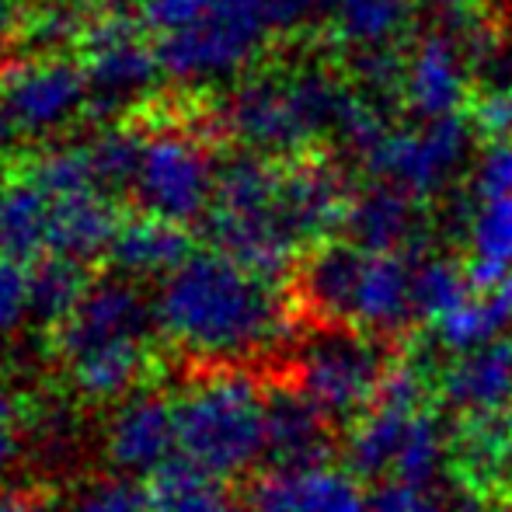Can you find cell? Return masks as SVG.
Wrapping results in <instances>:
<instances>
[{"mask_svg":"<svg viewBox=\"0 0 512 512\" xmlns=\"http://www.w3.org/2000/svg\"><path fill=\"white\" fill-rule=\"evenodd\" d=\"M216 178H220V164L213 161V147L206 136L185 122L157 119L150 129H143L140 164L129 192L140 213L189 227L196 220H206L213 209Z\"/></svg>","mask_w":512,"mask_h":512,"instance_id":"6","label":"cell"},{"mask_svg":"<svg viewBox=\"0 0 512 512\" xmlns=\"http://www.w3.org/2000/svg\"><path fill=\"white\" fill-rule=\"evenodd\" d=\"M196 255L192 237L182 223L157 220L150 213H136L122 220L119 234H115L112 248H108V262L122 279H168L171 272L182 269L189 258Z\"/></svg>","mask_w":512,"mask_h":512,"instance_id":"20","label":"cell"},{"mask_svg":"<svg viewBox=\"0 0 512 512\" xmlns=\"http://www.w3.org/2000/svg\"><path fill=\"white\" fill-rule=\"evenodd\" d=\"M387 366L391 359L384 338L356 328H317L307 342H300L286 380L345 432L370 411Z\"/></svg>","mask_w":512,"mask_h":512,"instance_id":"5","label":"cell"},{"mask_svg":"<svg viewBox=\"0 0 512 512\" xmlns=\"http://www.w3.org/2000/svg\"><path fill=\"white\" fill-rule=\"evenodd\" d=\"M366 251L349 237L317 241L297 265V300L314 317L317 328H352L359 272Z\"/></svg>","mask_w":512,"mask_h":512,"instance_id":"15","label":"cell"},{"mask_svg":"<svg viewBox=\"0 0 512 512\" xmlns=\"http://www.w3.org/2000/svg\"><path fill=\"white\" fill-rule=\"evenodd\" d=\"M25 0H0V42H7L14 32H21L25 21Z\"/></svg>","mask_w":512,"mask_h":512,"instance_id":"44","label":"cell"},{"mask_svg":"<svg viewBox=\"0 0 512 512\" xmlns=\"http://www.w3.org/2000/svg\"><path fill=\"white\" fill-rule=\"evenodd\" d=\"M345 91L349 88L324 70L241 77L223 98L220 122L244 150L293 161L310 154L317 136L335 129Z\"/></svg>","mask_w":512,"mask_h":512,"instance_id":"3","label":"cell"},{"mask_svg":"<svg viewBox=\"0 0 512 512\" xmlns=\"http://www.w3.org/2000/svg\"><path fill=\"white\" fill-rule=\"evenodd\" d=\"M147 32L150 28L122 7H105V14H95L81 46V67L95 112H126L154 91L164 70L161 53L147 39Z\"/></svg>","mask_w":512,"mask_h":512,"instance_id":"8","label":"cell"},{"mask_svg":"<svg viewBox=\"0 0 512 512\" xmlns=\"http://www.w3.org/2000/svg\"><path fill=\"white\" fill-rule=\"evenodd\" d=\"M21 450H25V418H21L18 401L0 387V481L18 464Z\"/></svg>","mask_w":512,"mask_h":512,"instance_id":"41","label":"cell"},{"mask_svg":"<svg viewBox=\"0 0 512 512\" xmlns=\"http://www.w3.org/2000/svg\"><path fill=\"white\" fill-rule=\"evenodd\" d=\"M352 74L373 95H401L405 91V74H408V60H401L394 53V46H380V49H359L356 63H352Z\"/></svg>","mask_w":512,"mask_h":512,"instance_id":"36","label":"cell"},{"mask_svg":"<svg viewBox=\"0 0 512 512\" xmlns=\"http://www.w3.org/2000/svg\"><path fill=\"white\" fill-rule=\"evenodd\" d=\"M102 453L112 474L140 478L157 474L178 453L175 398L157 387H140L129 398L108 405L102 425Z\"/></svg>","mask_w":512,"mask_h":512,"instance_id":"11","label":"cell"},{"mask_svg":"<svg viewBox=\"0 0 512 512\" xmlns=\"http://www.w3.org/2000/svg\"><path fill=\"white\" fill-rule=\"evenodd\" d=\"M436 384L457 415H512V338L453 356Z\"/></svg>","mask_w":512,"mask_h":512,"instance_id":"18","label":"cell"},{"mask_svg":"<svg viewBox=\"0 0 512 512\" xmlns=\"http://www.w3.org/2000/svg\"><path fill=\"white\" fill-rule=\"evenodd\" d=\"M474 297L467 269L453 258H418L411 276V300L418 321H443Z\"/></svg>","mask_w":512,"mask_h":512,"instance_id":"29","label":"cell"},{"mask_svg":"<svg viewBox=\"0 0 512 512\" xmlns=\"http://www.w3.org/2000/svg\"><path fill=\"white\" fill-rule=\"evenodd\" d=\"M91 0H32L21 21V39L35 53L67 56L74 46H84L91 32Z\"/></svg>","mask_w":512,"mask_h":512,"instance_id":"27","label":"cell"},{"mask_svg":"<svg viewBox=\"0 0 512 512\" xmlns=\"http://www.w3.org/2000/svg\"><path fill=\"white\" fill-rule=\"evenodd\" d=\"M391 129L394 126L384 119V112H380L370 98L356 95V91H345L342 108H338V115H335V129H331V133H335L338 140L352 150V154H359L366 161V157H370L373 150L387 140Z\"/></svg>","mask_w":512,"mask_h":512,"instance_id":"33","label":"cell"},{"mask_svg":"<svg viewBox=\"0 0 512 512\" xmlns=\"http://www.w3.org/2000/svg\"><path fill=\"white\" fill-rule=\"evenodd\" d=\"M122 220L115 203L102 189L74 192V196L53 199V220H49V255L74 258L88 265L108 255Z\"/></svg>","mask_w":512,"mask_h":512,"instance_id":"22","label":"cell"},{"mask_svg":"<svg viewBox=\"0 0 512 512\" xmlns=\"http://www.w3.org/2000/svg\"><path fill=\"white\" fill-rule=\"evenodd\" d=\"M206 237L213 251H220L223 258L269 279V283H283L300 265V241L286 227L279 209H269V213H220V209H209Z\"/></svg>","mask_w":512,"mask_h":512,"instance_id":"14","label":"cell"},{"mask_svg":"<svg viewBox=\"0 0 512 512\" xmlns=\"http://www.w3.org/2000/svg\"><path fill=\"white\" fill-rule=\"evenodd\" d=\"M25 171L53 199L74 196V192H88V189H102L95 178V168H91L88 143H70V140L49 143V147H42L39 154L25 164Z\"/></svg>","mask_w":512,"mask_h":512,"instance_id":"30","label":"cell"},{"mask_svg":"<svg viewBox=\"0 0 512 512\" xmlns=\"http://www.w3.org/2000/svg\"><path fill=\"white\" fill-rule=\"evenodd\" d=\"M335 450V425L321 415L290 380L265 391V460L272 471L324 467Z\"/></svg>","mask_w":512,"mask_h":512,"instance_id":"13","label":"cell"},{"mask_svg":"<svg viewBox=\"0 0 512 512\" xmlns=\"http://www.w3.org/2000/svg\"><path fill=\"white\" fill-rule=\"evenodd\" d=\"M53 196L28 171L0 178V255L14 262H32L49 251Z\"/></svg>","mask_w":512,"mask_h":512,"instance_id":"23","label":"cell"},{"mask_svg":"<svg viewBox=\"0 0 512 512\" xmlns=\"http://www.w3.org/2000/svg\"><path fill=\"white\" fill-rule=\"evenodd\" d=\"M401 98H405L408 112L418 122L460 115V108L467 102V77L464 60H460V46L450 35L429 32L425 39L415 42V49L408 56Z\"/></svg>","mask_w":512,"mask_h":512,"instance_id":"19","label":"cell"},{"mask_svg":"<svg viewBox=\"0 0 512 512\" xmlns=\"http://www.w3.org/2000/svg\"><path fill=\"white\" fill-rule=\"evenodd\" d=\"M335 0H265V14H269L272 32H297L317 14L331 11Z\"/></svg>","mask_w":512,"mask_h":512,"instance_id":"42","label":"cell"},{"mask_svg":"<svg viewBox=\"0 0 512 512\" xmlns=\"http://www.w3.org/2000/svg\"><path fill=\"white\" fill-rule=\"evenodd\" d=\"M471 129L485 136L488 143L512 140V88H495L488 95L474 98L471 105Z\"/></svg>","mask_w":512,"mask_h":512,"instance_id":"38","label":"cell"},{"mask_svg":"<svg viewBox=\"0 0 512 512\" xmlns=\"http://www.w3.org/2000/svg\"><path fill=\"white\" fill-rule=\"evenodd\" d=\"M143 150V129L136 126H105L98 136L88 140L91 168L102 189H129L136 175V164H140Z\"/></svg>","mask_w":512,"mask_h":512,"instance_id":"31","label":"cell"},{"mask_svg":"<svg viewBox=\"0 0 512 512\" xmlns=\"http://www.w3.org/2000/svg\"><path fill=\"white\" fill-rule=\"evenodd\" d=\"M157 314L133 279H98L53 331V359L84 405H115L147 387L154 370Z\"/></svg>","mask_w":512,"mask_h":512,"instance_id":"2","label":"cell"},{"mask_svg":"<svg viewBox=\"0 0 512 512\" xmlns=\"http://www.w3.org/2000/svg\"><path fill=\"white\" fill-rule=\"evenodd\" d=\"M0 512H60L49 492L42 488H4L0 492Z\"/></svg>","mask_w":512,"mask_h":512,"instance_id":"43","label":"cell"},{"mask_svg":"<svg viewBox=\"0 0 512 512\" xmlns=\"http://www.w3.org/2000/svg\"><path fill=\"white\" fill-rule=\"evenodd\" d=\"M213 4L216 0H140V21L150 32L168 39V35L185 32L199 18H206Z\"/></svg>","mask_w":512,"mask_h":512,"instance_id":"37","label":"cell"},{"mask_svg":"<svg viewBox=\"0 0 512 512\" xmlns=\"http://www.w3.org/2000/svg\"><path fill=\"white\" fill-rule=\"evenodd\" d=\"M352 199H356V192H352L349 178L328 157L300 154L293 161H283L279 216L300 244L328 241L335 230H342Z\"/></svg>","mask_w":512,"mask_h":512,"instance_id":"12","label":"cell"},{"mask_svg":"<svg viewBox=\"0 0 512 512\" xmlns=\"http://www.w3.org/2000/svg\"><path fill=\"white\" fill-rule=\"evenodd\" d=\"M14 133H18V129H14L11 115L4 112V105H0V157L7 154V147H11V140H14Z\"/></svg>","mask_w":512,"mask_h":512,"instance_id":"46","label":"cell"},{"mask_svg":"<svg viewBox=\"0 0 512 512\" xmlns=\"http://www.w3.org/2000/svg\"><path fill=\"white\" fill-rule=\"evenodd\" d=\"M415 262L418 258L405 251H366L352 304V328L373 338H394L418 321L411 300Z\"/></svg>","mask_w":512,"mask_h":512,"instance_id":"17","label":"cell"},{"mask_svg":"<svg viewBox=\"0 0 512 512\" xmlns=\"http://www.w3.org/2000/svg\"><path fill=\"white\" fill-rule=\"evenodd\" d=\"M370 512H446V509H443V502L432 499L429 488L387 481L384 488H377V492L370 495Z\"/></svg>","mask_w":512,"mask_h":512,"instance_id":"40","label":"cell"},{"mask_svg":"<svg viewBox=\"0 0 512 512\" xmlns=\"http://www.w3.org/2000/svg\"><path fill=\"white\" fill-rule=\"evenodd\" d=\"M471 122L464 115L418 122V126L391 129L387 140L363 161L373 182L405 189L411 199H429L443 189L467 154Z\"/></svg>","mask_w":512,"mask_h":512,"instance_id":"10","label":"cell"},{"mask_svg":"<svg viewBox=\"0 0 512 512\" xmlns=\"http://www.w3.org/2000/svg\"><path fill=\"white\" fill-rule=\"evenodd\" d=\"M32 321V269L0 255V338L18 335Z\"/></svg>","mask_w":512,"mask_h":512,"instance_id":"35","label":"cell"},{"mask_svg":"<svg viewBox=\"0 0 512 512\" xmlns=\"http://www.w3.org/2000/svg\"><path fill=\"white\" fill-rule=\"evenodd\" d=\"M415 0H335L331 4V35L349 49L394 46L408 28Z\"/></svg>","mask_w":512,"mask_h":512,"instance_id":"26","label":"cell"},{"mask_svg":"<svg viewBox=\"0 0 512 512\" xmlns=\"http://www.w3.org/2000/svg\"><path fill=\"white\" fill-rule=\"evenodd\" d=\"M60 512H154L150 495L126 474H95L70 488Z\"/></svg>","mask_w":512,"mask_h":512,"instance_id":"32","label":"cell"},{"mask_svg":"<svg viewBox=\"0 0 512 512\" xmlns=\"http://www.w3.org/2000/svg\"><path fill=\"white\" fill-rule=\"evenodd\" d=\"M512 328V272L506 283L492 293H478L467 304H460L453 314L436 321V342L453 356H464L471 349H481L488 342L506 338Z\"/></svg>","mask_w":512,"mask_h":512,"instance_id":"25","label":"cell"},{"mask_svg":"<svg viewBox=\"0 0 512 512\" xmlns=\"http://www.w3.org/2000/svg\"><path fill=\"white\" fill-rule=\"evenodd\" d=\"M248 512H370V499L356 474L324 464L258 478Z\"/></svg>","mask_w":512,"mask_h":512,"instance_id":"16","label":"cell"},{"mask_svg":"<svg viewBox=\"0 0 512 512\" xmlns=\"http://www.w3.org/2000/svg\"><path fill=\"white\" fill-rule=\"evenodd\" d=\"M272 35L265 0H216L206 18L157 42L161 70L175 84H213L258 60Z\"/></svg>","mask_w":512,"mask_h":512,"instance_id":"7","label":"cell"},{"mask_svg":"<svg viewBox=\"0 0 512 512\" xmlns=\"http://www.w3.org/2000/svg\"><path fill=\"white\" fill-rule=\"evenodd\" d=\"M418 227V199H411L398 185L373 182L366 192H356L342 234L363 251H405L422 258Z\"/></svg>","mask_w":512,"mask_h":512,"instance_id":"21","label":"cell"},{"mask_svg":"<svg viewBox=\"0 0 512 512\" xmlns=\"http://www.w3.org/2000/svg\"><path fill=\"white\" fill-rule=\"evenodd\" d=\"M98 4H105V7H122V0H98Z\"/></svg>","mask_w":512,"mask_h":512,"instance_id":"47","label":"cell"},{"mask_svg":"<svg viewBox=\"0 0 512 512\" xmlns=\"http://www.w3.org/2000/svg\"><path fill=\"white\" fill-rule=\"evenodd\" d=\"M150 509L154 512H241L227 478L175 457L147 481Z\"/></svg>","mask_w":512,"mask_h":512,"instance_id":"24","label":"cell"},{"mask_svg":"<svg viewBox=\"0 0 512 512\" xmlns=\"http://www.w3.org/2000/svg\"><path fill=\"white\" fill-rule=\"evenodd\" d=\"M474 196H478V203L512 196V140L488 143L478 171H474Z\"/></svg>","mask_w":512,"mask_h":512,"instance_id":"39","label":"cell"},{"mask_svg":"<svg viewBox=\"0 0 512 512\" xmlns=\"http://www.w3.org/2000/svg\"><path fill=\"white\" fill-rule=\"evenodd\" d=\"M425 4H429L436 14H443V18H464V14L474 7V0H425Z\"/></svg>","mask_w":512,"mask_h":512,"instance_id":"45","label":"cell"},{"mask_svg":"<svg viewBox=\"0 0 512 512\" xmlns=\"http://www.w3.org/2000/svg\"><path fill=\"white\" fill-rule=\"evenodd\" d=\"M178 453L220 478L265 460V391L244 370H196L175 398Z\"/></svg>","mask_w":512,"mask_h":512,"instance_id":"4","label":"cell"},{"mask_svg":"<svg viewBox=\"0 0 512 512\" xmlns=\"http://www.w3.org/2000/svg\"><path fill=\"white\" fill-rule=\"evenodd\" d=\"M84 265L63 255H42L32 265V321L56 331L88 293Z\"/></svg>","mask_w":512,"mask_h":512,"instance_id":"28","label":"cell"},{"mask_svg":"<svg viewBox=\"0 0 512 512\" xmlns=\"http://www.w3.org/2000/svg\"><path fill=\"white\" fill-rule=\"evenodd\" d=\"M471 258H488L512 269V196L485 199L474 209Z\"/></svg>","mask_w":512,"mask_h":512,"instance_id":"34","label":"cell"},{"mask_svg":"<svg viewBox=\"0 0 512 512\" xmlns=\"http://www.w3.org/2000/svg\"><path fill=\"white\" fill-rule=\"evenodd\" d=\"M0 105L25 136H56L91 108L81 60L35 53L0 67Z\"/></svg>","mask_w":512,"mask_h":512,"instance_id":"9","label":"cell"},{"mask_svg":"<svg viewBox=\"0 0 512 512\" xmlns=\"http://www.w3.org/2000/svg\"><path fill=\"white\" fill-rule=\"evenodd\" d=\"M157 331L199 370H244L279 352L293 317L279 283L220 251H196L154 297Z\"/></svg>","mask_w":512,"mask_h":512,"instance_id":"1","label":"cell"}]
</instances>
